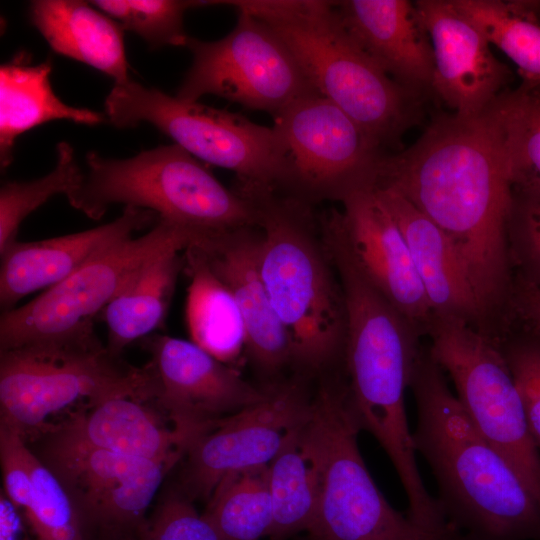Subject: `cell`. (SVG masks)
Returning <instances> with one entry per match:
<instances>
[{"instance_id": "b9f144b4", "label": "cell", "mask_w": 540, "mask_h": 540, "mask_svg": "<svg viewBox=\"0 0 540 540\" xmlns=\"http://www.w3.org/2000/svg\"><path fill=\"white\" fill-rule=\"evenodd\" d=\"M536 8L538 9L540 13V1H534Z\"/></svg>"}, {"instance_id": "f35d334b", "label": "cell", "mask_w": 540, "mask_h": 540, "mask_svg": "<svg viewBox=\"0 0 540 540\" xmlns=\"http://www.w3.org/2000/svg\"><path fill=\"white\" fill-rule=\"evenodd\" d=\"M512 322L517 319L524 329L540 334V288L515 273L511 301Z\"/></svg>"}, {"instance_id": "d4e9b609", "label": "cell", "mask_w": 540, "mask_h": 540, "mask_svg": "<svg viewBox=\"0 0 540 540\" xmlns=\"http://www.w3.org/2000/svg\"><path fill=\"white\" fill-rule=\"evenodd\" d=\"M48 59L36 65L25 53L0 67V165L13 161L16 139L26 131L52 120H69L85 125L104 122L96 111L65 104L54 92Z\"/></svg>"}, {"instance_id": "e0dca14e", "label": "cell", "mask_w": 540, "mask_h": 540, "mask_svg": "<svg viewBox=\"0 0 540 540\" xmlns=\"http://www.w3.org/2000/svg\"><path fill=\"white\" fill-rule=\"evenodd\" d=\"M329 215L352 261L424 335L432 310L404 236L374 186L347 194Z\"/></svg>"}, {"instance_id": "8fae6325", "label": "cell", "mask_w": 540, "mask_h": 540, "mask_svg": "<svg viewBox=\"0 0 540 540\" xmlns=\"http://www.w3.org/2000/svg\"><path fill=\"white\" fill-rule=\"evenodd\" d=\"M197 234L159 219L145 234L106 249L62 282L0 318V351L94 330V319L147 260L186 249Z\"/></svg>"}, {"instance_id": "1f68e13d", "label": "cell", "mask_w": 540, "mask_h": 540, "mask_svg": "<svg viewBox=\"0 0 540 540\" xmlns=\"http://www.w3.org/2000/svg\"><path fill=\"white\" fill-rule=\"evenodd\" d=\"M55 168L45 176L27 182H7L0 189V253L16 241L21 223L34 210L57 194L67 196L79 183L82 169L73 147L59 142Z\"/></svg>"}, {"instance_id": "7c38bea8", "label": "cell", "mask_w": 540, "mask_h": 540, "mask_svg": "<svg viewBox=\"0 0 540 540\" xmlns=\"http://www.w3.org/2000/svg\"><path fill=\"white\" fill-rule=\"evenodd\" d=\"M280 187L310 204L375 186L384 149L336 104L316 93L273 117Z\"/></svg>"}, {"instance_id": "6da1fadb", "label": "cell", "mask_w": 540, "mask_h": 540, "mask_svg": "<svg viewBox=\"0 0 540 540\" xmlns=\"http://www.w3.org/2000/svg\"><path fill=\"white\" fill-rule=\"evenodd\" d=\"M375 187L399 193L449 238L474 291L484 334L509 327L514 265L512 206L503 132L492 104L433 119L409 148L381 159Z\"/></svg>"}, {"instance_id": "d6986e66", "label": "cell", "mask_w": 540, "mask_h": 540, "mask_svg": "<svg viewBox=\"0 0 540 540\" xmlns=\"http://www.w3.org/2000/svg\"><path fill=\"white\" fill-rule=\"evenodd\" d=\"M253 228L200 236L192 244L232 293L246 329V352L267 374L293 361L288 336L259 269L260 233Z\"/></svg>"}, {"instance_id": "7402d4cb", "label": "cell", "mask_w": 540, "mask_h": 540, "mask_svg": "<svg viewBox=\"0 0 540 540\" xmlns=\"http://www.w3.org/2000/svg\"><path fill=\"white\" fill-rule=\"evenodd\" d=\"M151 403L131 397L106 399L78 408L45 433L97 449L178 463L192 441L168 427L159 414L163 412Z\"/></svg>"}, {"instance_id": "5b68a950", "label": "cell", "mask_w": 540, "mask_h": 540, "mask_svg": "<svg viewBox=\"0 0 540 540\" xmlns=\"http://www.w3.org/2000/svg\"><path fill=\"white\" fill-rule=\"evenodd\" d=\"M261 229L259 269L293 361L318 370L344 353L342 287L310 204L275 194L256 199Z\"/></svg>"}, {"instance_id": "4dcf8cb0", "label": "cell", "mask_w": 540, "mask_h": 540, "mask_svg": "<svg viewBox=\"0 0 540 540\" xmlns=\"http://www.w3.org/2000/svg\"><path fill=\"white\" fill-rule=\"evenodd\" d=\"M205 517L223 540H260L273 524L268 465L225 477L209 499Z\"/></svg>"}, {"instance_id": "60d3db41", "label": "cell", "mask_w": 540, "mask_h": 540, "mask_svg": "<svg viewBox=\"0 0 540 540\" xmlns=\"http://www.w3.org/2000/svg\"><path fill=\"white\" fill-rule=\"evenodd\" d=\"M93 540H138L136 534H126V533H111V534H101L93 538Z\"/></svg>"}, {"instance_id": "3957f363", "label": "cell", "mask_w": 540, "mask_h": 540, "mask_svg": "<svg viewBox=\"0 0 540 540\" xmlns=\"http://www.w3.org/2000/svg\"><path fill=\"white\" fill-rule=\"evenodd\" d=\"M322 237L344 295L350 409L359 428L373 435L388 455L409 515L427 519L438 504L420 475L405 409V391L425 335L362 275L332 225L323 229Z\"/></svg>"}, {"instance_id": "30bf717a", "label": "cell", "mask_w": 540, "mask_h": 540, "mask_svg": "<svg viewBox=\"0 0 540 540\" xmlns=\"http://www.w3.org/2000/svg\"><path fill=\"white\" fill-rule=\"evenodd\" d=\"M426 336L433 359L451 378L475 426L540 502V451L498 344L462 319L434 314Z\"/></svg>"}, {"instance_id": "2e32d148", "label": "cell", "mask_w": 540, "mask_h": 540, "mask_svg": "<svg viewBox=\"0 0 540 540\" xmlns=\"http://www.w3.org/2000/svg\"><path fill=\"white\" fill-rule=\"evenodd\" d=\"M157 393L154 404L192 443L217 423L267 395L191 340L152 334L144 338Z\"/></svg>"}, {"instance_id": "f546056e", "label": "cell", "mask_w": 540, "mask_h": 540, "mask_svg": "<svg viewBox=\"0 0 540 540\" xmlns=\"http://www.w3.org/2000/svg\"><path fill=\"white\" fill-rule=\"evenodd\" d=\"M492 106L504 136L512 194L540 196V84L523 81Z\"/></svg>"}, {"instance_id": "cb8c5ba5", "label": "cell", "mask_w": 540, "mask_h": 540, "mask_svg": "<svg viewBox=\"0 0 540 540\" xmlns=\"http://www.w3.org/2000/svg\"><path fill=\"white\" fill-rule=\"evenodd\" d=\"M29 17L55 53L103 72L114 84L131 80L123 28L90 2L35 0Z\"/></svg>"}, {"instance_id": "5bb4252c", "label": "cell", "mask_w": 540, "mask_h": 540, "mask_svg": "<svg viewBox=\"0 0 540 540\" xmlns=\"http://www.w3.org/2000/svg\"><path fill=\"white\" fill-rule=\"evenodd\" d=\"M37 455L57 476L90 535L136 534L166 473L177 463L93 448L47 432Z\"/></svg>"}, {"instance_id": "836d02e7", "label": "cell", "mask_w": 540, "mask_h": 540, "mask_svg": "<svg viewBox=\"0 0 540 540\" xmlns=\"http://www.w3.org/2000/svg\"><path fill=\"white\" fill-rule=\"evenodd\" d=\"M21 512L35 540H92L67 490L36 454L31 501Z\"/></svg>"}, {"instance_id": "4fadbf2b", "label": "cell", "mask_w": 540, "mask_h": 540, "mask_svg": "<svg viewBox=\"0 0 540 540\" xmlns=\"http://www.w3.org/2000/svg\"><path fill=\"white\" fill-rule=\"evenodd\" d=\"M185 47L192 63L176 94L182 100L211 94L274 117L318 93L279 36L245 11L238 10L225 37L209 42L189 36Z\"/></svg>"}, {"instance_id": "9a60e30c", "label": "cell", "mask_w": 540, "mask_h": 540, "mask_svg": "<svg viewBox=\"0 0 540 540\" xmlns=\"http://www.w3.org/2000/svg\"><path fill=\"white\" fill-rule=\"evenodd\" d=\"M312 400L296 383L267 388L264 399L221 419L190 445L177 489L191 501L210 499L228 475L268 465L306 422Z\"/></svg>"}, {"instance_id": "d590c367", "label": "cell", "mask_w": 540, "mask_h": 540, "mask_svg": "<svg viewBox=\"0 0 540 540\" xmlns=\"http://www.w3.org/2000/svg\"><path fill=\"white\" fill-rule=\"evenodd\" d=\"M179 489L169 490L137 533L138 540H223Z\"/></svg>"}, {"instance_id": "ab89813d", "label": "cell", "mask_w": 540, "mask_h": 540, "mask_svg": "<svg viewBox=\"0 0 540 540\" xmlns=\"http://www.w3.org/2000/svg\"><path fill=\"white\" fill-rule=\"evenodd\" d=\"M31 535L23 513L1 490L0 540H32Z\"/></svg>"}, {"instance_id": "f1b7e54d", "label": "cell", "mask_w": 540, "mask_h": 540, "mask_svg": "<svg viewBox=\"0 0 540 540\" xmlns=\"http://www.w3.org/2000/svg\"><path fill=\"white\" fill-rule=\"evenodd\" d=\"M453 2L517 66L523 81L540 84V13L534 1Z\"/></svg>"}, {"instance_id": "83f0119b", "label": "cell", "mask_w": 540, "mask_h": 540, "mask_svg": "<svg viewBox=\"0 0 540 540\" xmlns=\"http://www.w3.org/2000/svg\"><path fill=\"white\" fill-rule=\"evenodd\" d=\"M303 425L290 434L268 464L273 506V524L268 536L271 540H287L308 532L315 516L318 477L302 440Z\"/></svg>"}, {"instance_id": "484cf974", "label": "cell", "mask_w": 540, "mask_h": 540, "mask_svg": "<svg viewBox=\"0 0 540 540\" xmlns=\"http://www.w3.org/2000/svg\"><path fill=\"white\" fill-rule=\"evenodd\" d=\"M184 250L171 248L147 260L103 309L106 346L113 354L120 356L128 345L163 325L184 269Z\"/></svg>"}, {"instance_id": "7a4b0ae2", "label": "cell", "mask_w": 540, "mask_h": 540, "mask_svg": "<svg viewBox=\"0 0 540 540\" xmlns=\"http://www.w3.org/2000/svg\"><path fill=\"white\" fill-rule=\"evenodd\" d=\"M409 388L417 414L414 450L431 469L448 522L469 540L540 539L539 500L475 426L428 346Z\"/></svg>"}, {"instance_id": "74e56055", "label": "cell", "mask_w": 540, "mask_h": 540, "mask_svg": "<svg viewBox=\"0 0 540 540\" xmlns=\"http://www.w3.org/2000/svg\"><path fill=\"white\" fill-rule=\"evenodd\" d=\"M34 457L35 453L28 448L22 434L0 422L2 491L21 511L29 505L32 497Z\"/></svg>"}, {"instance_id": "277c9868", "label": "cell", "mask_w": 540, "mask_h": 540, "mask_svg": "<svg viewBox=\"0 0 540 540\" xmlns=\"http://www.w3.org/2000/svg\"><path fill=\"white\" fill-rule=\"evenodd\" d=\"M324 0L221 1L269 26L315 88L383 149L416 122L419 96L388 76L356 43Z\"/></svg>"}, {"instance_id": "44dd1931", "label": "cell", "mask_w": 540, "mask_h": 540, "mask_svg": "<svg viewBox=\"0 0 540 540\" xmlns=\"http://www.w3.org/2000/svg\"><path fill=\"white\" fill-rule=\"evenodd\" d=\"M334 5L351 37L388 76L417 94L431 89L433 48L415 2L344 0Z\"/></svg>"}, {"instance_id": "ba28073f", "label": "cell", "mask_w": 540, "mask_h": 540, "mask_svg": "<svg viewBox=\"0 0 540 540\" xmlns=\"http://www.w3.org/2000/svg\"><path fill=\"white\" fill-rule=\"evenodd\" d=\"M359 431L346 388H322L301 431L318 477L309 540H468L457 528L430 529L394 509L364 463Z\"/></svg>"}, {"instance_id": "d6a6232c", "label": "cell", "mask_w": 540, "mask_h": 540, "mask_svg": "<svg viewBox=\"0 0 540 540\" xmlns=\"http://www.w3.org/2000/svg\"><path fill=\"white\" fill-rule=\"evenodd\" d=\"M91 5L144 39L151 48L186 46L189 36L183 26L188 9L217 1L95 0Z\"/></svg>"}, {"instance_id": "8992f818", "label": "cell", "mask_w": 540, "mask_h": 540, "mask_svg": "<svg viewBox=\"0 0 540 540\" xmlns=\"http://www.w3.org/2000/svg\"><path fill=\"white\" fill-rule=\"evenodd\" d=\"M71 206L100 219L114 204L150 210L200 236L258 227V204L225 187L177 144L125 159L90 151L86 170L66 196Z\"/></svg>"}, {"instance_id": "8d00e7d4", "label": "cell", "mask_w": 540, "mask_h": 540, "mask_svg": "<svg viewBox=\"0 0 540 540\" xmlns=\"http://www.w3.org/2000/svg\"><path fill=\"white\" fill-rule=\"evenodd\" d=\"M508 240L516 273L540 288V196L512 194Z\"/></svg>"}, {"instance_id": "e575fe53", "label": "cell", "mask_w": 540, "mask_h": 540, "mask_svg": "<svg viewBox=\"0 0 540 540\" xmlns=\"http://www.w3.org/2000/svg\"><path fill=\"white\" fill-rule=\"evenodd\" d=\"M498 346L520 394L526 422L540 451V334L509 331Z\"/></svg>"}, {"instance_id": "ac0fdd59", "label": "cell", "mask_w": 540, "mask_h": 540, "mask_svg": "<svg viewBox=\"0 0 540 540\" xmlns=\"http://www.w3.org/2000/svg\"><path fill=\"white\" fill-rule=\"evenodd\" d=\"M415 6L433 48L431 90L455 114L483 112L506 90L512 72L453 0H418Z\"/></svg>"}, {"instance_id": "9c48e42d", "label": "cell", "mask_w": 540, "mask_h": 540, "mask_svg": "<svg viewBox=\"0 0 540 540\" xmlns=\"http://www.w3.org/2000/svg\"><path fill=\"white\" fill-rule=\"evenodd\" d=\"M104 106L114 126L146 122L198 160L232 171L237 178L235 190L245 197L261 198L280 187L281 151L273 127L133 80L114 84Z\"/></svg>"}, {"instance_id": "ffe728a7", "label": "cell", "mask_w": 540, "mask_h": 540, "mask_svg": "<svg viewBox=\"0 0 540 540\" xmlns=\"http://www.w3.org/2000/svg\"><path fill=\"white\" fill-rule=\"evenodd\" d=\"M158 215L150 210L124 207L115 220L85 231L49 239L11 243L1 255L0 305L2 311L40 289L62 282L111 246L150 226Z\"/></svg>"}, {"instance_id": "603a6c76", "label": "cell", "mask_w": 540, "mask_h": 540, "mask_svg": "<svg viewBox=\"0 0 540 540\" xmlns=\"http://www.w3.org/2000/svg\"><path fill=\"white\" fill-rule=\"evenodd\" d=\"M374 188L404 236L432 313L462 319L484 334L474 291L446 234L399 193Z\"/></svg>"}, {"instance_id": "52a82bcc", "label": "cell", "mask_w": 540, "mask_h": 540, "mask_svg": "<svg viewBox=\"0 0 540 540\" xmlns=\"http://www.w3.org/2000/svg\"><path fill=\"white\" fill-rule=\"evenodd\" d=\"M156 393L150 364L126 363L95 330L0 351V422L25 439L44 434L52 415L76 403L114 397L154 402Z\"/></svg>"}, {"instance_id": "4316f807", "label": "cell", "mask_w": 540, "mask_h": 540, "mask_svg": "<svg viewBox=\"0 0 540 540\" xmlns=\"http://www.w3.org/2000/svg\"><path fill=\"white\" fill-rule=\"evenodd\" d=\"M183 254L184 270L190 278L186 321L191 341L231 365L246 351V329L238 305L195 245Z\"/></svg>"}]
</instances>
